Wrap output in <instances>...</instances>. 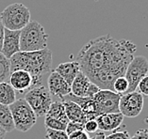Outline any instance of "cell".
Here are the masks:
<instances>
[{
	"instance_id": "obj_1",
	"label": "cell",
	"mask_w": 148,
	"mask_h": 139,
	"mask_svg": "<svg viewBox=\"0 0 148 139\" xmlns=\"http://www.w3.org/2000/svg\"><path fill=\"white\" fill-rule=\"evenodd\" d=\"M137 50L127 40L104 35L88 41L78 52L80 71L101 90H112L115 79L124 76Z\"/></svg>"
},
{
	"instance_id": "obj_27",
	"label": "cell",
	"mask_w": 148,
	"mask_h": 139,
	"mask_svg": "<svg viewBox=\"0 0 148 139\" xmlns=\"http://www.w3.org/2000/svg\"><path fill=\"white\" fill-rule=\"evenodd\" d=\"M84 131L87 133H96L98 131V125L95 119L87 120L84 123Z\"/></svg>"
},
{
	"instance_id": "obj_33",
	"label": "cell",
	"mask_w": 148,
	"mask_h": 139,
	"mask_svg": "<svg viewBox=\"0 0 148 139\" xmlns=\"http://www.w3.org/2000/svg\"><path fill=\"white\" fill-rule=\"evenodd\" d=\"M90 139H95V136H92V137H91V138H90Z\"/></svg>"
},
{
	"instance_id": "obj_21",
	"label": "cell",
	"mask_w": 148,
	"mask_h": 139,
	"mask_svg": "<svg viewBox=\"0 0 148 139\" xmlns=\"http://www.w3.org/2000/svg\"><path fill=\"white\" fill-rule=\"evenodd\" d=\"M128 90V82L126 80L125 76L118 77L115 79L112 85V91L116 92V93L123 95L125 94Z\"/></svg>"
},
{
	"instance_id": "obj_32",
	"label": "cell",
	"mask_w": 148,
	"mask_h": 139,
	"mask_svg": "<svg viewBox=\"0 0 148 139\" xmlns=\"http://www.w3.org/2000/svg\"><path fill=\"white\" fill-rule=\"evenodd\" d=\"M6 132L2 129L1 127H0V139H4L5 138V135H6Z\"/></svg>"
},
{
	"instance_id": "obj_28",
	"label": "cell",
	"mask_w": 148,
	"mask_h": 139,
	"mask_svg": "<svg viewBox=\"0 0 148 139\" xmlns=\"http://www.w3.org/2000/svg\"><path fill=\"white\" fill-rule=\"evenodd\" d=\"M91 137L89 136L87 132L84 130H79L77 132H74L71 134L68 135V139H90Z\"/></svg>"
},
{
	"instance_id": "obj_12",
	"label": "cell",
	"mask_w": 148,
	"mask_h": 139,
	"mask_svg": "<svg viewBox=\"0 0 148 139\" xmlns=\"http://www.w3.org/2000/svg\"><path fill=\"white\" fill-rule=\"evenodd\" d=\"M9 83L19 93L27 92L33 88V79L29 73L24 70H16L10 73Z\"/></svg>"
},
{
	"instance_id": "obj_16",
	"label": "cell",
	"mask_w": 148,
	"mask_h": 139,
	"mask_svg": "<svg viewBox=\"0 0 148 139\" xmlns=\"http://www.w3.org/2000/svg\"><path fill=\"white\" fill-rule=\"evenodd\" d=\"M63 102L64 109H65L66 116L69 121H75V122H80L84 124L87 119L84 112L82 111L81 107L77 103L72 101H67V100H61Z\"/></svg>"
},
{
	"instance_id": "obj_26",
	"label": "cell",
	"mask_w": 148,
	"mask_h": 139,
	"mask_svg": "<svg viewBox=\"0 0 148 139\" xmlns=\"http://www.w3.org/2000/svg\"><path fill=\"white\" fill-rule=\"evenodd\" d=\"M106 139H130V136L126 131H118L106 135Z\"/></svg>"
},
{
	"instance_id": "obj_14",
	"label": "cell",
	"mask_w": 148,
	"mask_h": 139,
	"mask_svg": "<svg viewBox=\"0 0 148 139\" xmlns=\"http://www.w3.org/2000/svg\"><path fill=\"white\" fill-rule=\"evenodd\" d=\"M98 130L101 132H110L118 129L124 120V116L120 112L102 114L95 119Z\"/></svg>"
},
{
	"instance_id": "obj_7",
	"label": "cell",
	"mask_w": 148,
	"mask_h": 139,
	"mask_svg": "<svg viewBox=\"0 0 148 139\" xmlns=\"http://www.w3.org/2000/svg\"><path fill=\"white\" fill-rule=\"evenodd\" d=\"M148 74V59L143 56H134L125 70V77L128 82V92L136 91L139 82Z\"/></svg>"
},
{
	"instance_id": "obj_15",
	"label": "cell",
	"mask_w": 148,
	"mask_h": 139,
	"mask_svg": "<svg viewBox=\"0 0 148 139\" xmlns=\"http://www.w3.org/2000/svg\"><path fill=\"white\" fill-rule=\"evenodd\" d=\"M55 71L71 85L77 74L80 72V67L77 61L63 62L59 64Z\"/></svg>"
},
{
	"instance_id": "obj_8",
	"label": "cell",
	"mask_w": 148,
	"mask_h": 139,
	"mask_svg": "<svg viewBox=\"0 0 148 139\" xmlns=\"http://www.w3.org/2000/svg\"><path fill=\"white\" fill-rule=\"evenodd\" d=\"M143 96L138 91L123 94L119 102V112L126 117H136L143 111Z\"/></svg>"
},
{
	"instance_id": "obj_24",
	"label": "cell",
	"mask_w": 148,
	"mask_h": 139,
	"mask_svg": "<svg viewBox=\"0 0 148 139\" xmlns=\"http://www.w3.org/2000/svg\"><path fill=\"white\" fill-rule=\"evenodd\" d=\"M79 130H84V124L80 122H75V121H69L66 126V134L69 135L74 132H77Z\"/></svg>"
},
{
	"instance_id": "obj_5",
	"label": "cell",
	"mask_w": 148,
	"mask_h": 139,
	"mask_svg": "<svg viewBox=\"0 0 148 139\" xmlns=\"http://www.w3.org/2000/svg\"><path fill=\"white\" fill-rule=\"evenodd\" d=\"M9 107L12 112L15 130L26 133L37 122V116L24 98L17 99Z\"/></svg>"
},
{
	"instance_id": "obj_23",
	"label": "cell",
	"mask_w": 148,
	"mask_h": 139,
	"mask_svg": "<svg viewBox=\"0 0 148 139\" xmlns=\"http://www.w3.org/2000/svg\"><path fill=\"white\" fill-rule=\"evenodd\" d=\"M46 139H68V134L65 131H60V130H52L46 128Z\"/></svg>"
},
{
	"instance_id": "obj_11",
	"label": "cell",
	"mask_w": 148,
	"mask_h": 139,
	"mask_svg": "<svg viewBox=\"0 0 148 139\" xmlns=\"http://www.w3.org/2000/svg\"><path fill=\"white\" fill-rule=\"evenodd\" d=\"M47 88L50 94L57 96L60 100L71 93V85L56 71L50 72L47 76Z\"/></svg>"
},
{
	"instance_id": "obj_6",
	"label": "cell",
	"mask_w": 148,
	"mask_h": 139,
	"mask_svg": "<svg viewBox=\"0 0 148 139\" xmlns=\"http://www.w3.org/2000/svg\"><path fill=\"white\" fill-rule=\"evenodd\" d=\"M24 99L32 108L37 117L45 116L50 107V104L53 102L51 94L47 87H45V85L31 88L26 93Z\"/></svg>"
},
{
	"instance_id": "obj_22",
	"label": "cell",
	"mask_w": 148,
	"mask_h": 139,
	"mask_svg": "<svg viewBox=\"0 0 148 139\" xmlns=\"http://www.w3.org/2000/svg\"><path fill=\"white\" fill-rule=\"evenodd\" d=\"M45 125L47 129L52 130H60V131H65L67 124L62 122L59 119H53V117H45Z\"/></svg>"
},
{
	"instance_id": "obj_13",
	"label": "cell",
	"mask_w": 148,
	"mask_h": 139,
	"mask_svg": "<svg viewBox=\"0 0 148 139\" xmlns=\"http://www.w3.org/2000/svg\"><path fill=\"white\" fill-rule=\"evenodd\" d=\"M18 52H20V30L5 28L1 53L7 58H10Z\"/></svg>"
},
{
	"instance_id": "obj_18",
	"label": "cell",
	"mask_w": 148,
	"mask_h": 139,
	"mask_svg": "<svg viewBox=\"0 0 148 139\" xmlns=\"http://www.w3.org/2000/svg\"><path fill=\"white\" fill-rule=\"evenodd\" d=\"M0 127L6 133H10L15 130L12 112H10L9 105H4L1 103H0Z\"/></svg>"
},
{
	"instance_id": "obj_25",
	"label": "cell",
	"mask_w": 148,
	"mask_h": 139,
	"mask_svg": "<svg viewBox=\"0 0 148 139\" xmlns=\"http://www.w3.org/2000/svg\"><path fill=\"white\" fill-rule=\"evenodd\" d=\"M138 92H140L143 96H147L148 97V75H145L142 78V80L138 84Z\"/></svg>"
},
{
	"instance_id": "obj_31",
	"label": "cell",
	"mask_w": 148,
	"mask_h": 139,
	"mask_svg": "<svg viewBox=\"0 0 148 139\" xmlns=\"http://www.w3.org/2000/svg\"><path fill=\"white\" fill-rule=\"evenodd\" d=\"M95 139H106V134H104V132H99L95 135Z\"/></svg>"
},
{
	"instance_id": "obj_20",
	"label": "cell",
	"mask_w": 148,
	"mask_h": 139,
	"mask_svg": "<svg viewBox=\"0 0 148 139\" xmlns=\"http://www.w3.org/2000/svg\"><path fill=\"white\" fill-rule=\"evenodd\" d=\"M10 73L12 72H10V58H7L0 52V83H2V82H8L9 83Z\"/></svg>"
},
{
	"instance_id": "obj_10",
	"label": "cell",
	"mask_w": 148,
	"mask_h": 139,
	"mask_svg": "<svg viewBox=\"0 0 148 139\" xmlns=\"http://www.w3.org/2000/svg\"><path fill=\"white\" fill-rule=\"evenodd\" d=\"M101 88L89 79L81 71L71 84V93L80 98H92Z\"/></svg>"
},
{
	"instance_id": "obj_17",
	"label": "cell",
	"mask_w": 148,
	"mask_h": 139,
	"mask_svg": "<svg viewBox=\"0 0 148 139\" xmlns=\"http://www.w3.org/2000/svg\"><path fill=\"white\" fill-rule=\"evenodd\" d=\"M45 117H53V119H59L66 124L69 122V119H68V117L66 116L65 109H64V105H63L62 101L52 102V103L50 104L48 111L45 114Z\"/></svg>"
},
{
	"instance_id": "obj_29",
	"label": "cell",
	"mask_w": 148,
	"mask_h": 139,
	"mask_svg": "<svg viewBox=\"0 0 148 139\" xmlns=\"http://www.w3.org/2000/svg\"><path fill=\"white\" fill-rule=\"evenodd\" d=\"M130 139H148V128L138 130Z\"/></svg>"
},
{
	"instance_id": "obj_19",
	"label": "cell",
	"mask_w": 148,
	"mask_h": 139,
	"mask_svg": "<svg viewBox=\"0 0 148 139\" xmlns=\"http://www.w3.org/2000/svg\"><path fill=\"white\" fill-rule=\"evenodd\" d=\"M16 101V92L8 82L0 83V103L10 105Z\"/></svg>"
},
{
	"instance_id": "obj_2",
	"label": "cell",
	"mask_w": 148,
	"mask_h": 139,
	"mask_svg": "<svg viewBox=\"0 0 148 139\" xmlns=\"http://www.w3.org/2000/svg\"><path fill=\"white\" fill-rule=\"evenodd\" d=\"M10 72L24 70L30 73L33 87L44 85L52 66V52L48 48L33 52H18L10 58Z\"/></svg>"
},
{
	"instance_id": "obj_30",
	"label": "cell",
	"mask_w": 148,
	"mask_h": 139,
	"mask_svg": "<svg viewBox=\"0 0 148 139\" xmlns=\"http://www.w3.org/2000/svg\"><path fill=\"white\" fill-rule=\"evenodd\" d=\"M4 32H5V27L3 26L2 22L0 21V52H1L2 45H3V40H4Z\"/></svg>"
},
{
	"instance_id": "obj_4",
	"label": "cell",
	"mask_w": 148,
	"mask_h": 139,
	"mask_svg": "<svg viewBox=\"0 0 148 139\" xmlns=\"http://www.w3.org/2000/svg\"><path fill=\"white\" fill-rule=\"evenodd\" d=\"M0 21L7 29L21 30L30 22V12L22 3H13L0 13Z\"/></svg>"
},
{
	"instance_id": "obj_9",
	"label": "cell",
	"mask_w": 148,
	"mask_h": 139,
	"mask_svg": "<svg viewBox=\"0 0 148 139\" xmlns=\"http://www.w3.org/2000/svg\"><path fill=\"white\" fill-rule=\"evenodd\" d=\"M121 95L110 90H100L93 96L98 115L119 112V102Z\"/></svg>"
},
{
	"instance_id": "obj_3",
	"label": "cell",
	"mask_w": 148,
	"mask_h": 139,
	"mask_svg": "<svg viewBox=\"0 0 148 139\" xmlns=\"http://www.w3.org/2000/svg\"><path fill=\"white\" fill-rule=\"evenodd\" d=\"M48 34L37 21H30L20 30V51L33 52L47 48Z\"/></svg>"
}]
</instances>
